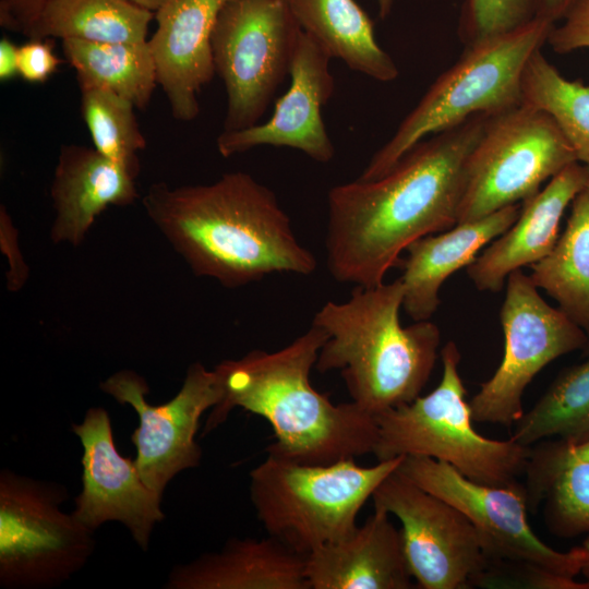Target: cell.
<instances>
[{
  "label": "cell",
  "instance_id": "4",
  "mask_svg": "<svg viewBox=\"0 0 589 589\" xmlns=\"http://www.w3.org/2000/svg\"><path fill=\"white\" fill-rule=\"evenodd\" d=\"M402 300L400 278L354 286L347 301H327L312 321L327 334L315 369L339 370L352 401L373 417L419 397L437 358L438 327L429 320L401 326Z\"/></svg>",
  "mask_w": 589,
  "mask_h": 589
},
{
  "label": "cell",
  "instance_id": "35",
  "mask_svg": "<svg viewBox=\"0 0 589 589\" xmlns=\"http://www.w3.org/2000/svg\"><path fill=\"white\" fill-rule=\"evenodd\" d=\"M0 244L8 257L7 287L11 291L21 289L29 275L23 254L17 244V232L7 208L0 207Z\"/></svg>",
  "mask_w": 589,
  "mask_h": 589
},
{
  "label": "cell",
  "instance_id": "32",
  "mask_svg": "<svg viewBox=\"0 0 589 589\" xmlns=\"http://www.w3.org/2000/svg\"><path fill=\"white\" fill-rule=\"evenodd\" d=\"M476 586L486 588L587 589L586 582L529 564L491 562Z\"/></svg>",
  "mask_w": 589,
  "mask_h": 589
},
{
  "label": "cell",
  "instance_id": "17",
  "mask_svg": "<svg viewBox=\"0 0 589 589\" xmlns=\"http://www.w3.org/2000/svg\"><path fill=\"white\" fill-rule=\"evenodd\" d=\"M227 0H164L155 11L157 28L148 45L175 119L200 113L199 94L215 73L212 34Z\"/></svg>",
  "mask_w": 589,
  "mask_h": 589
},
{
  "label": "cell",
  "instance_id": "13",
  "mask_svg": "<svg viewBox=\"0 0 589 589\" xmlns=\"http://www.w3.org/2000/svg\"><path fill=\"white\" fill-rule=\"evenodd\" d=\"M374 507L401 522L409 574L423 589L472 587L491 561L471 521L455 506L397 472L376 488Z\"/></svg>",
  "mask_w": 589,
  "mask_h": 589
},
{
  "label": "cell",
  "instance_id": "22",
  "mask_svg": "<svg viewBox=\"0 0 589 589\" xmlns=\"http://www.w3.org/2000/svg\"><path fill=\"white\" fill-rule=\"evenodd\" d=\"M305 555L268 536L230 539L218 552L175 567L170 589H310Z\"/></svg>",
  "mask_w": 589,
  "mask_h": 589
},
{
  "label": "cell",
  "instance_id": "26",
  "mask_svg": "<svg viewBox=\"0 0 589 589\" xmlns=\"http://www.w3.org/2000/svg\"><path fill=\"white\" fill-rule=\"evenodd\" d=\"M153 17V11L129 0H51L26 37L141 43Z\"/></svg>",
  "mask_w": 589,
  "mask_h": 589
},
{
  "label": "cell",
  "instance_id": "40",
  "mask_svg": "<svg viewBox=\"0 0 589 589\" xmlns=\"http://www.w3.org/2000/svg\"><path fill=\"white\" fill-rule=\"evenodd\" d=\"M394 0H377L378 15L381 19H386L393 9Z\"/></svg>",
  "mask_w": 589,
  "mask_h": 589
},
{
  "label": "cell",
  "instance_id": "24",
  "mask_svg": "<svg viewBox=\"0 0 589 589\" xmlns=\"http://www.w3.org/2000/svg\"><path fill=\"white\" fill-rule=\"evenodd\" d=\"M525 473L528 502L545 501V524L553 534H589V460L558 440L531 448Z\"/></svg>",
  "mask_w": 589,
  "mask_h": 589
},
{
  "label": "cell",
  "instance_id": "10",
  "mask_svg": "<svg viewBox=\"0 0 589 589\" xmlns=\"http://www.w3.org/2000/svg\"><path fill=\"white\" fill-rule=\"evenodd\" d=\"M302 29L284 0H227L212 34L227 92L224 131L253 127L290 74Z\"/></svg>",
  "mask_w": 589,
  "mask_h": 589
},
{
  "label": "cell",
  "instance_id": "19",
  "mask_svg": "<svg viewBox=\"0 0 589 589\" xmlns=\"http://www.w3.org/2000/svg\"><path fill=\"white\" fill-rule=\"evenodd\" d=\"M310 589H409L401 532L374 507L362 526L305 557Z\"/></svg>",
  "mask_w": 589,
  "mask_h": 589
},
{
  "label": "cell",
  "instance_id": "8",
  "mask_svg": "<svg viewBox=\"0 0 589 589\" xmlns=\"http://www.w3.org/2000/svg\"><path fill=\"white\" fill-rule=\"evenodd\" d=\"M576 155L546 112L524 103L489 116L465 168L457 224L534 196Z\"/></svg>",
  "mask_w": 589,
  "mask_h": 589
},
{
  "label": "cell",
  "instance_id": "39",
  "mask_svg": "<svg viewBox=\"0 0 589 589\" xmlns=\"http://www.w3.org/2000/svg\"><path fill=\"white\" fill-rule=\"evenodd\" d=\"M581 546L584 549L585 556H584L580 573H582V575L585 576V578H586L585 582L587 585V589H589V534L585 539Z\"/></svg>",
  "mask_w": 589,
  "mask_h": 589
},
{
  "label": "cell",
  "instance_id": "38",
  "mask_svg": "<svg viewBox=\"0 0 589 589\" xmlns=\"http://www.w3.org/2000/svg\"><path fill=\"white\" fill-rule=\"evenodd\" d=\"M580 0H541L540 16L552 22L562 21Z\"/></svg>",
  "mask_w": 589,
  "mask_h": 589
},
{
  "label": "cell",
  "instance_id": "36",
  "mask_svg": "<svg viewBox=\"0 0 589 589\" xmlns=\"http://www.w3.org/2000/svg\"><path fill=\"white\" fill-rule=\"evenodd\" d=\"M51 0H0L1 27L27 36Z\"/></svg>",
  "mask_w": 589,
  "mask_h": 589
},
{
  "label": "cell",
  "instance_id": "43",
  "mask_svg": "<svg viewBox=\"0 0 589 589\" xmlns=\"http://www.w3.org/2000/svg\"><path fill=\"white\" fill-rule=\"evenodd\" d=\"M586 170H587V188L589 189V166H586Z\"/></svg>",
  "mask_w": 589,
  "mask_h": 589
},
{
  "label": "cell",
  "instance_id": "1",
  "mask_svg": "<svg viewBox=\"0 0 589 589\" xmlns=\"http://www.w3.org/2000/svg\"><path fill=\"white\" fill-rule=\"evenodd\" d=\"M488 117L423 139L380 178L328 191L325 252L335 280L380 285L412 242L457 225L466 163Z\"/></svg>",
  "mask_w": 589,
  "mask_h": 589
},
{
  "label": "cell",
  "instance_id": "14",
  "mask_svg": "<svg viewBox=\"0 0 589 589\" xmlns=\"http://www.w3.org/2000/svg\"><path fill=\"white\" fill-rule=\"evenodd\" d=\"M99 387L139 414V428L131 435L136 448L134 461L146 485L163 496L175 476L200 464L202 452L195 435L201 417L223 396L217 372L192 363L180 390L161 405L147 401L148 385L132 370L113 373Z\"/></svg>",
  "mask_w": 589,
  "mask_h": 589
},
{
  "label": "cell",
  "instance_id": "42",
  "mask_svg": "<svg viewBox=\"0 0 589 589\" xmlns=\"http://www.w3.org/2000/svg\"><path fill=\"white\" fill-rule=\"evenodd\" d=\"M129 1L155 12L160 7L164 0H129Z\"/></svg>",
  "mask_w": 589,
  "mask_h": 589
},
{
  "label": "cell",
  "instance_id": "5",
  "mask_svg": "<svg viewBox=\"0 0 589 589\" xmlns=\"http://www.w3.org/2000/svg\"><path fill=\"white\" fill-rule=\"evenodd\" d=\"M553 26L539 16L515 31L465 47L460 58L433 82L374 153L359 179L382 177L426 136L473 116H493L520 105L525 68L546 43Z\"/></svg>",
  "mask_w": 589,
  "mask_h": 589
},
{
  "label": "cell",
  "instance_id": "11",
  "mask_svg": "<svg viewBox=\"0 0 589 589\" xmlns=\"http://www.w3.org/2000/svg\"><path fill=\"white\" fill-rule=\"evenodd\" d=\"M500 315L502 362L469 406L473 421L510 426L524 413L522 395L532 378L553 360L586 348L589 337L561 309L548 304L521 269L507 277Z\"/></svg>",
  "mask_w": 589,
  "mask_h": 589
},
{
  "label": "cell",
  "instance_id": "29",
  "mask_svg": "<svg viewBox=\"0 0 589 589\" xmlns=\"http://www.w3.org/2000/svg\"><path fill=\"white\" fill-rule=\"evenodd\" d=\"M521 100L551 116L577 161L589 166V84L565 79L540 49L525 68Z\"/></svg>",
  "mask_w": 589,
  "mask_h": 589
},
{
  "label": "cell",
  "instance_id": "15",
  "mask_svg": "<svg viewBox=\"0 0 589 589\" xmlns=\"http://www.w3.org/2000/svg\"><path fill=\"white\" fill-rule=\"evenodd\" d=\"M72 431L83 448L82 491L73 516L93 531L106 521H119L146 551L155 525L165 517L163 496L146 485L135 461L121 456L104 408H89Z\"/></svg>",
  "mask_w": 589,
  "mask_h": 589
},
{
  "label": "cell",
  "instance_id": "20",
  "mask_svg": "<svg viewBox=\"0 0 589 589\" xmlns=\"http://www.w3.org/2000/svg\"><path fill=\"white\" fill-rule=\"evenodd\" d=\"M55 244L80 245L96 218L109 206L132 204L139 192L135 178L94 147L77 144L60 149L50 187Z\"/></svg>",
  "mask_w": 589,
  "mask_h": 589
},
{
  "label": "cell",
  "instance_id": "12",
  "mask_svg": "<svg viewBox=\"0 0 589 589\" xmlns=\"http://www.w3.org/2000/svg\"><path fill=\"white\" fill-rule=\"evenodd\" d=\"M397 472L459 509L479 532L491 562L529 564L573 578L580 573L582 546L561 552L539 539L527 519L521 485L483 484L424 456H405Z\"/></svg>",
  "mask_w": 589,
  "mask_h": 589
},
{
  "label": "cell",
  "instance_id": "37",
  "mask_svg": "<svg viewBox=\"0 0 589 589\" xmlns=\"http://www.w3.org/2000/svg\"><path fill=\"white\" fill-rule=\"evenodd\" d=\"M19 75V47L8 38L0 40V80Z\"/></svg>",
  "mask_w": 589,
  "mask_h": 589
},
{
  "label": "cell",
  "instance_id": "30",
  "mask_svg": "<svg viewBox=\"0 0 589 589\" xmlns=\"http://www.w3.org/2000/svg\"><path fill=\"white\" fill-rule=\"evenodd\" d=\"M134 109L131 101L112 92L96 87L81 88L82 117L94 148L136 179L140 171L137 154L145 148L146 140Z\"/></svg>",
  "mask_w": 589,
  "mask_h": 589
},
{
  "label": "cell",
  "instance_id": "7",
  "mask_svg": "<svg viewBox=\"0 0 589 589\" xmlns=\"http://www.w3.org/2000/svg\"><path fill=\"white\" fill-rule=\"evenodd\" d=\"M442 378L436 388L409 404L375 417L377 461L400 456H424L454 467L473 481L494 485L519 484L531 448L512 438L498 441L479 434L458 372L460 353L454 341L441 350Z\"/></svg>",
  "mask_w": 589,
  "mask_h": 589
},
{
  "label": "cell",
  "instance_id": "18",
  "mask_svg": "<svg viewBox=\"0 0 589 589\" xmlns=\"http://www.w3.org/2000/svg\"><path fill=\"white\" fill-rule=\"evenodd\" d=\"M586 188V166L576 161L521 203L514 224L467 266L474 286L479 290L500 291L510 273L550 254L560 238V223L566 207Z\"/></svg>",
  "mask_w": 589,
  "mask_h": 589
},
{
  "label": "cell",
  "instance_id": "6",
  "mask_svg": "<svg viewBox=\"0 0 589 589\" xmlns=\"http://www.w3.org/2000/svg\"><path fill=\"white\" fill-rule=\"evenodd\" d=\"M404 457L361 467L354 459L309 465L267 454L250 471V498L268 536L306 556L357 528L360 509Z\"/></svg>",
  "mask_w": 589,
  "mask_h": 589
},
{
  "label": "cell",
  "instance_id": "34",
  "mask_svg": "<svg viewBox=\"0 0 589 589\" xmlns=\"http://www.w3.org/2000/svg\"><path fill=\"white\" fill-rule=\"evenodd\" d=\"M60 63L48 39H29L19 46V75L26 82H46Z\"/></svg>",
  "mask_w": 589,
  "mask_h": 589
},
{
  "label": "cell",
  "instance_id": "27",
  "mask_svg": "<svg viewBox=\"0 0 589 589\" xmlns=\"http://www.w3.org/2000/svg\"><path fill=\"white\" fill-rule=\"evenodd\" d=\"M67 61L82 87L112 92L136 109L144 110L155 91L157 72L148 40L141 43H93L62 40Z\"/></svg>",
  "mask_w": 589,
  "mask_h": 589
},
{
  "label": "cell",
  "instance_id": "33",
  "mask_svg": "<svg viewBox=\"0 0 589 589\" xmlns=\"http://www.w3.org/2000/svg\"><path fill=\"white\" fill-rule=\"evenodd\" d=\"M546 43L557 53L589 48V0H580L558 26H553Z\"/></svg>",
  "mask_w": 589,
  "mask_h": 589
},
{
  "label": "cell",
  "instance_id": "2",
  "mask_svg": "<svg viewBox=\"0 0 589 589\" xmlns=\"http://www.w3.org/2000/svg\"><path fill=\"white\" fill-rule=\"evenodd\" d=\"M142 203L193 274L223 287L316 269V257L297 239L276 194L248 172H226L209 184L157 182Z\"/></svg>",
  "mask_w": 589,
  "mask_h": 589
},
{
  "label": "cell",
  "instance_id": "23",
  "mask_svg": "<svg viewBox=\"0 0 589 589\" xmlns=\"http://www.w3.org/2000/svg\"><path fill=\"white\" fill-rule=\"evenodd\" d=\"M303 33L332 58L378 82L394 81L398 68L377 44L374 25L356 0H284Z\"/></svg>",
  "mask_w": 589,
  "mask_h": 589
},
{
  "label": "cell",
  "instance_id": "31",
  "mask_svg": "<svg viewBox=\"0 0 589 589\" xmlns=\"http://www.w3.org/2000/svg\"><path fill=\"white\" fill-rule=\"evenodd\" d=\"M541 0H464L458 35L465 47L515 31L540 16Z\"/></svg>",
  "mask_w": 589,
  "mask_h": 589
},
{
  "label": "cell",
  "instance_id": "28",
  "mask_svg": "<svg viewBox=\"0 0 589 589\" xmlns=\"http://www.w3.org/2000/svg\"><path fill=\"white\" fill-rule=\"evenodd\" d=\"M513 425L510 438L528 447L552 436L570 445L588 441L589 358L564 370Z\"/></svg>",
  "mask_w": 589,
  "mask_h": 589
},
{
  "label": "cell",
  "instance_id": "3",
  "mask_svg": "<svg viewBox=\"0 0 589 589\" xmlns=\"http://www.w3.org/2000/svg\"><path fill=\"white\" fill-rule=\"evenodd\" d=\"M326 339V332L312 324L281 349H255L216 365L223 396L211 409L204 433L216 429L239 407L269 422L275 442L266 448L268 455L328 465L373 454L375 417L352 400L333 404L310 382Z\"/></svg>",
  "mask_w": 589,
  "mask_h": 589
},
{
  "label": "cell",
  "instance_id": "41",
  "mask_svg": "<svg viewBox=\"0 0 589 589\" xmlns=\"http://www.w3.org/2000/svg\"><path fill=\"white\" fill-rule=\"evenodd\" d=\"M572 450L582 459L589 460V440L579 444L570 445Z\"/></svg>",
  "mask_w": 589,
  "mask_h": 589
},
{
  "label": "cell",
  "instance_id": "44",
  "mask_svg": "<svg viewBox=\"0 0 589 589\" xmlns=\"http://www.w3.org/2000/svg\"><path fill=\"white\" fill-rule=\"evenodd\" d=\"M586 349L588 350V353H589V340H588V344L586 346Z\"/></svg>",
  "mask_w": 589,
  "mask_h": 589
},
{
  "label": "cell",
  "instance_id": "16",
  "mask_svg": "<svg viewBox=\"0 0 589 589\" xmlns=\"http://www.w3.org/2000/svg\"><path fill=\"white\" fill-rule=\"evenodd\" d=\"M332 57L309 35L301 33L290 70L287 92L276 101L264 123L224 131L216 140L219 154L231 157L257 146L289 147L326 164L335 156L322 108L334 93Z\"/></svg>",
  "mask_w": 589,
  "mask_h": 589
},
{
  "label": "cell",
  "instance_id": "25",
  "mask_svg": "<svg viewBox=\"0 0 589 589\" xmlns=\"http://www.w3.org/2000/svg\"><path fill=\"white\" fill-rule=\"evenodd\" d=\"M537 288L554 299L560 309L589 337V189L572 202L567 226L553 250L531 265Z\"/></svg>",
  "mask_w": 589,
  "mask_h": 589
},
{
  "label": "cell",
  "instance_id": "21",
  "mask_svg": "<svg viewBox=\"0 0 589 589\" xmlns=\"http://www.w3.org/2000/svg\"><path fill=\"white\" fill-rule=\"evenodd\" d=\"M521 204L498 209L477 220L412 242L399 277L404 286L402 308L414 321H426L440 304L438 291L456 271L470 265L486 244L504 233L517 219Z\"/></svg>",
  "mask_w": 589,
  "mask_h": 589
},
{
  "label": "cell",
  "instance_id": "9",
  "mask_svg": "<svg viewBox=\"0 0 589 589\" xmlns=\"http://www.w3.org/2000/svg\"><path fill=\"white\" fill-rule=\"evenodd\" d=\"M67 490L10 470L0 473V585L59 586L94 551V531L61 510Z\"/></svg>",
  "mask_w": 589,
  "mask_h": 589
}]
</instances>
